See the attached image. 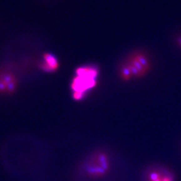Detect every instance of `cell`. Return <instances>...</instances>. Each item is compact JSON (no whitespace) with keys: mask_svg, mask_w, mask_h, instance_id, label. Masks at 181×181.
<instances>
[{"mask_svg":"<svg viewBox=\"0 0 181 181\" xmlns=\"http://www.w3.org/2000/svg\"><path fill=\"white\" fill-rule=\"evenodd\" d=\"M98 73V70L93 66H85L77 69L71 84L74 99L77 101L83 99L88 90L95 87Z\"/></svg>","mask_w":181,"mask_h":181,"instance_id":"obj_1","label":"cell"},{"mask_svg":"<svg viewBox=\"0 0 181 181\" xmlns=\"http://www.w3.org/2000/svg\"><path fill=\"white\" fill-rule=\"evenodd\" d=\"M128 60L129 62L121 70V77L124 80L142 77L149 70L148 61L142 54L132 55Z\"/></svg>","mask_w":181,"mask_h":181,"instance_id":"obj_2","label":"cell"},{"mask_svg":"<svg viewBox=\"0 0 181 181\" xmlns=\"http://www.w3.org/2000/svg\"><path fill=\"white\" fill-rule=\"evenodd\" d=\"M110 164L107 155L99 153L90 160L87 166L86 173L89 177L100 178L108 173Z\"/></svg>","mask_w":181,"mask_h":181,"instance_id":"obj_3","label":"cell"},{"mask_svg":"<svg viewBox=\"0 0 181 181\" xmlns=\"http://www.w3.org/2000/svg\"><path fill=\"white\" fill-rule=\"evenodd\" d=\"M144 181H175L174 174L168 168L160 165L152 166L146 170Z\"/></svg>","mask_w":181,"mask_h":181,"instance_id":"obj_4","label":"cell"},{"mask_svg":"<svg viewBox=\"0 0 181 181\" xmlns=\"http://www.w3.org/2000/svg\"><path fill=\"white\" fill-rule=\"evenodd\" d=\"M59 67V63L54 56L51 54L44 55V62L41 64L42 69L46 72H53Z\"/></svg>","mask_w":181,"mask_h":181,"instance_id":"obj_5","label":"cell"},{"mask_svg":"<svg viewBox=\"0 0 181 181\" xmlns=\"http://www.w3.org/2000/svg\"><path fill=\"white\" fill-rule=\"evenodd\" d=\"M178 44L181 46V38L178 39Z\"/></svg>","mask_w":181,"mask_h":181,"instance_id":"obj_6","label":"cell"}]
</instances>
